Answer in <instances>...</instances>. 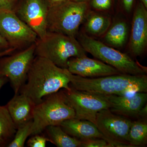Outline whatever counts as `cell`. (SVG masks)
Listing matches in <instances>:
<instances>
[{"mask_svg": "<svg viewBox=\"0 0 147 147\" xmlns=\"http://www.w3.org/2000/svg\"><path fill=\"white\" fill-rule=\"evenodd\" d=\"M67 68H61L45 58L35 56L19 93L28 98L35 105L46 96L60 90H69L70 80Z\"/></svg>", "mask_w": 147, "mask_h": 147, "instance_id": "1", "label": "cell"}, {"mask_svg": "<svg viewBox=\"0 0 147 147\" xmlns=\"http://www.w3.org/2000/svg\"><path fill=\"white\" fill-rule=\"evenodd\" d=\"M70 86L79 90L102 95H129L147 92V76L120 74L97 78H85L69 71Z\"/></svg>", "mask_w": 147, "mask_h": 147, "instance_id": "2", "label": "cell"}, {"mask_svg": "<svg viewBox=\"0 0 147 147\" xmlns=\"http://www.w3.org/2000/svg\"><path fill=\"white\" fill-rule=\"evenodd\" d=\"M35 54L49 60L61 68L67 69L70 58L86 56V51L75 37L47 31L37 40Z\"/></svg>", "mask_w": 147, "mask_h": 147, "instance_id": "3", "label": "cell"}, {"mask_svg": "<svg viewBox=\"0 0 147 147\" xmlns=\"http://www.w3.org/2000/svg\"><path fill=\"white\" fill-rule=\"evenodd\" d=\"M75 118L74 110L67 100L64 90L49 95L35 105L31 135L43 132L51 125H60L64 121Z\"/></svg>", "mask_w": 147, "mask_h": 147, "instance_id": "4", "label": "cell"}, {"mask_svg": "<svg viewBox=\"0 0 147 147\" xmlns=\"http://www.w3.org/2000/svg\"><path fill=\"white\" fill-rule=\"evenodd\" d=\"M78 41L86 52L121 73L135 75L146 74V67L141 65L128 55L109 47L86 34H80Z\"/></svg>", "mask_w": 147, "mask_h": 147, "instance_id": "5", "label": "cell"}, {"mask_svg": "<svg viewBox=\"0 0 147 147\" xmlns=\"http://www.w3.org/2000/svg\"><path fill=\"white\" fill-rule=\"evenodd\" d=\"M87 2L68 0L50 7L47 16V31L75 37L79 27L88 16Z\"/></svg>", "mask_w": 147, "mask_h": 147, "instance_id": "6", "label": "cell"}, {"mask_svg": "<svg viewBox=\"0 0 147 147\" xmlns=\"http://www.w3.org/2000/svg\"><path fill=\"white\" fill-rule=\"evenodd\" d=\"M35 50L34 43L0 57V76L7 78L14 94L19 93L26 81L29 69L35 57Z\"/></svg>", "mask_w": 147, "mask_h": 147, "instance_id": "7", "label": "cell"}, {"mask_svg": "<svg viewBox=\"0 0 147 147\" xmlns=\"http://www.w3.org/2000/svg\"><path fill=\"white\" fill-rule=\"evenodd\" d=\"M0 34L11 47L17 50L35 43L38 38L36 34L12 11H0Z\"/></svg>", "mask_w": 147, "mask_h": 147, "instance_id": "8", "label": "cell"}, {"mask_svg": "<svg viewBox=\"0 0 147 147\" xmlns=\"http://www.w3.org/2000/svg\"><path fill=\"white\" fill-rule=\"evenodd\" d=\"M64 92L67 100L75 112V118L95 124L97 113L110 108V103L105 95L79 90L71 87Z\"/></svg>", "mask_w": 147, "mask_h": 147, "instance_id": "9", "label": "cell"}, {"mask_svg": "<svg viewBox=\"0 0 147 147\" xmlns=\"http://www.w3.org/2000/svg\"><path fill=\"white\" fill-rule=\"evenodd\" d=\"M132 121L105 109L96 115L95 125L108 142L114 147H131L127 136Z\"/></svg>", "mask_w": 147, "mask_h": 147, "instance_id": "10", "label": "cell"}, {"mask_svg": "<svg viewBox=\"0 0 147 147\" xmlns=\"http://www.w3.org/2000/svg\"><path fill=\"white\" fill-rule=\"evenodd\" d=\"M49 8L47 0H23L18 3L14 12L36 34L38 38H42L47 32Z\"/></svg>", "mask_w": 147, "mask_h": 147, "instance_id": "11", "label": "cell"}, {"mask_svg": "<svg viewBox=\"0 0 147 147\" xmlns=\"http://www.w3.org/2000/svg\"><path fill=\"white\" fill-rule=\"evenodd\" d=\"M67 69L75 75L85 78H97L118 74L119 71L100 60L83 57L70 58L68 61Z\"/></svg>", "mask_w": 147, "mask_h": 147, "instance_id": "12", "label": "cell"}, {"mask_svg": "<svg viewBox=\"0 0 147 147\" xmlns=\"http://www.w3.org/2000/svg\"><path fill=\"white\" fill-rule=\"evenodd\" d=\"M110 104L109 109L119 115L138 117L142 107L146 103L147 92H137L129 95L105 96Z\"/></svg>", "mask_w": 147, "mask_h": 147, "instance_id": "13", "label": "cell"}, {"mask_svg": "<svg viewBox=\"0 0 147 147\" xmlns=\"http://www.w3.org/2000/svg\"><path fill=\"white\" fill-rule=\"evenodd\" d=\"M142 3L137 5L133 16L130 49L136 56L142 55L147 43V11Z\"/></svg>", "mask_w": 147, "mask_h": 147, "instance_id": "14", "label": "cell"}, {"mask_svg": "<svg viewBox=\"0 0 147 147\" xmlns=\"http://www.w3.org/2000/svg\"><path fill=\"white\" fill-rule=\"evenodd\" d=\"M60 126L69 135L81 141L95 138L106 140L96 125L89 121L74 118L64 121Z\"/></svg>", "mask_w": 147, "mask_h": 147, "instance_id": "15", "label": "cell"}, {"mask_svg": "<svg viewBox=\"0 0 147 147\" xmlns=\"http://www.w3.org/2000/svg\"><path fill=\"white\" fill-rule=\"evenodd\" d=\"M35 105L22 94H14L6 105L16 128L32 120Z\"/></svg>", "mask_w": 147, "mask_h": 147, "instance_id": "16", "label": "cell"}, {"mask_svg": "<svg viewBox=\"0 0 147 147\" xmlns=\"http://www.w3.org/2000/svg\"><path fill=\"white\" fill-rule=\"evenodd\" d=\"M50 143L58 147H81L82 141L71 137L60 125H51L45 129Z\"/></svg>", "mask_w": 147, "mask_h": 147, "instance_id": "17", "label": "cell"}, {"mask_svg": "<svg viewBox=\"0 0 147 147\" xmlns=\"http://www.w3.org/2000/svg\"><path fill=\"white\" fill-rule=\"evenodd\" d=\"M16 129L6 105L0 106V138L6 144V146L13 139Z\"/></svg>", "mask_w": 147, "mask_h": 147, "instance_id": "18", "label": "cell"}, {"mask_svg": "<svg viewBox=\"0 0 147 147\" xmlns=\"http://www.w3.org/2000/svg\"><path fill=\"white\" fill-rule=\"evenodd\" d=\"M147 142V123L146 121H132L127 136V142L131 147L144 146Z\"/></svg>", "mask_w": 147, "mask_h": 147, "instance_id": "19", "label": "cell"}, {"mask_svg": "<svg viewBox=\"0 0 147 147\" xmlns=\"http://www.w3.org/2000/svg\"><path fill=\"white\" fill-rule=\"evenodd\" d=\"M86 23L87 32L92 35H101L107 31L110 24L109 18L97 14L87 16Z\"/></svg>", "mask_w": 147, "mask_h": 147, "instance_id": "20", "label": "cell"}, {"mask_svg": "<svg viewBox=\"0 0 147 147\" xmlns=\"http://www.w3.org/2000/svg\"><path fill=\"white\" fill-rule=\"evenodd\" d=\"M127 34L126 24L119 22L111 27L105 35V40L110 45L120 47L124 44Z\"/></svg>", "mask_w": 147, "mask_h": 147, "instance_id": "21", "label": "cell"}, {"mask_svg": "<svg viewBox=\"0 0 147 147\" xmlns=\"http://www.w3.org/2000/svg\"><path fill=\"white\" fill-rule=\"evenodd\" d=\"M32 120L18 127L13 139L7 145L8 147H24L27 138L31 136Z\"/></svg>", "mask_w": 147, "mask_h": 147, "instance_id": "22", "label": "cell"}, {"mask_svg": "<svg viewBox=\"0 0 147 147\" xmlns=\"http://www.w3.org/2000/svg\"><path fill=\"white\" fill-rule=\"evenodd\" d=\"M41 133L31 135L32 137L27 142L29 147H45L47 142H50L47 136L41 135Z\"/></svg>", "mask_w": 147, "mask_h": 147, "instance_id": "23", "label": "cell"}, {"mask_svg": "<svg viewBox=\"0 0 147 147\" xmlns=\"http://www.w3.org/2000/svg\"><path fill=\"white\" fill-rule=\"evenodd\" d=\"M81 147H113V146L105 139L95 138L82 141Z\"/></svg>", "mask_w": 147, "mask_h": 147, "instance_id": "24", "label": "cell"}, {"mask_svg": "<svg viewBox=\"0 0 147 147\" xmlns=\"http://www.w3.org/2000/svg\"><path fill=\"white\" fill-rule=\"evenodd\" d=\"M19 0H0V11H14Z\"/></svg>", "mask_w": 147, "mask_h": 147, "instance_id": "25", "label": "cell"}, {"mask_svg": "<svg viewBox=\"0 0 147 147\" xmlns=\"http://www.w3.org/2000/svg\"><path fill=\"white\" fill-rule=\"evenodd\" d=\"M92 5L94 8L99 10H105L110 8L111 0H92Z\"/></svg>", "mask_w": 147, "mask_h": 147, "instance_id": "26", "label": "cell"}, {"mask_svg": "<svg viewBox=\"0 0 147 147\" xmlns=\"http://www.w3.org/2000/svg\"><path fill=\"white\" fill-rule=\"evenodd\" d=\"M11 47L7 41L0 34V52L7 50Z\"/></svg>", "mask_w": 147, "mask_h": 147, "instance_id": "27", "label": "cell"}, {"mask_svg": "<svg viewBox=\"0 0 147 147\" xmlns=\"http://www.w3.org/2000/svg\"><path fill=\"white\" fill-rule=\"evenodd\" d=\"M134 0H123L124 7L127 11H130L133 5Z\"/></svg>", "mask_w": 147, "mask_h": 147, "instance_id": "28", "label": "cell"}, {"mask_svg": "<svg viewBox=\"0 0 147 147\" xmlns=\"http://www.w3.org/2000/svg\"><path fill=\"white\" fill-rule=\"evenodd\" d=\"M16 50H16L15 48L10 47L7 50L1 51V52H0V57L6 56V55H10L11 53H13V52L16 51Z\"/></svg>", "mask_w": 147, "mask_h": 147, "instance_id": "29", "label": "cell"}, {"mask_svg": "<svg viewBox=\"0 0 147 147\" xmlns=\"http://www.w3.org/2000/svg\"><path fill=\"white\" fill-rule=\"evenodd\" d=\"M68 0H47L50 7L58 5L62 3L65 2Z\"/></svg>", "mask_w": 147, "mask_h": 147, "instance_id": "30", "label": "cell"}, {"mask_svg": "<svg viewBox=\"0 0 147 147\" xmlns=\"http://www.w3.org/2000/svg\"><path fill=\"white\" fill-rule=\"evenodd\" d=\"M147 115V103L143 107L142 109L140 110L139 111V114H138V117H146Z\"/></svg>", "mask_w": 147, "mask_h": 147, "instance_id": "31", "label": "cell"}, {"mask_svg": "<svg viewBox=\"0 0 147 147\" xmlns=\"http://www.w3.org/2000/svg\"><path fill=\"white\" fill-rule=\"evenodd\" d=\"M9 82L8 79L5 76H0V90L3 86Z\"/></svg>", "mask_w": 147, "mask_h": 147, "instance_id": "32", "label": "cell"}, {"mask_svg": "<svg viewBox=\"0 0 147 147\" xmlns=\"http://www.w3.org/2000/svg\"><path fill=\"white\" fill-rule=\"evenodd\" d=\"M6 144L0 138V147L6 146Z\"/></svg>", "mask_w": 147, "mask_h": 147, "instance_id": "33", "label": "cell"}, {"mask_svg": "<svg viewBox=\"0 0 147 147\" xmlns=\"http://www.w3.org/2000/svg\"><path fill=\"white\" fill-rule=\"evenodd\" d=\"M77 2H87L88 0H70Z\"/></svg>", "mask_w": 147, "mask_h": 147, "instance_id": "34", "label": "cell"}, {"mask_svg": "<svg viewBox=\"0 0 147 147\" xmlns=\"http://www.w3.org/2000/svg\"><path fill=\"white\" fill-rule=\"evenodd\" d=\"M142 3L144 5L146 8H147V0H141Z\"/></svg>", "mask_w": 147, "mask_h": 147, "instance_id": "35", "label": "cell"}]
</instances>
